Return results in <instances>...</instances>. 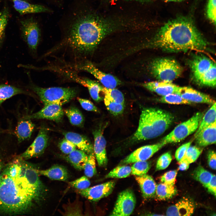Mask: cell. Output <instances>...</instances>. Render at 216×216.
Listing matches in <instances>:
<instances>
[{
	"label": "cell",
	"instance_id": "1",
	"mask_svg": "<svg viewBox=\"0 0 216 216\" xmlns=\"http://www.w3.org/2000/svg\"><path fill=\"white\" fill-rule=\"evenodd\" d=\"M37 169L20 156L3 169L0 183V211L19 214L43 201L47 189Z\"/></svg>",
	"mask_w": 216,
	"mask_h": 216
},
{
	"label": "cell",
	"instance_id": "2",
	"mask_svg": "<svg viewBox=\"0 0 216 216\" xmlns=\"http://www.w3.org/2000/svg\"><path fill=\"white\" fill-rule=\"evenodd\" d=\"M209 43L189 17L179 16L170 20L159 29L143 48L160 49L167 52L195 50L209 51Z\"/></svg>",
	"mask_w": 216,
	"mask_h": 216
},
{
	"label": "cell",
	"instance_id": "3",
	"mask_svg": "<svg viewBox=\"0 0 216 216\" xmlns=\"http://www.w3.org/2000/svg\"><path fill=\"white\" fill-rule=\"evenodd\" d=\"M118 27L117 23L110 20L84 15L72 25L65 44L75 56L84 57L93 53L101 41Z\"/></svg>",
	"mask_w": 216,
	"mask_h": 216
},
{
	"label": "cell",
	"instance_id": "4",
	"mask_svg": "<svg viewBox=\"0 0 216 216\" xmlns=\"http://www.w3.org/2000/svg\"><path fill=\"white\" fill-rule=\"evenodd\" d=\"M173 119L171 113L153 107L144 109L138 127L129 142L134 143L159 136L168 128Z\"/></svg>",
	"mask_w": 216,
	"mask_h": 216
},
{
	"label": "cell",
	"instance_id": "5",
	"mask_svg": "<svg viewBox=\"0 0 216 216\" xmlns=\"http://www.w3.org/2000/svg\"><path fill=\"white\" fill-rule=\"evenodd\" d=\"M31 88L38 96L44 105L57 104L62 106L75 98L78 92L77 89L74 88H44L33 85Z\"/></svg>",
	"mask_w": 216,
	"mask_h": 216
},
{
	"label": "cell",
	"instance_id": "6",
	"mask_svg": "<svg viewBox=\"0 0 216 216\" xmlns=\"http://www.w3.org/2000/svg\"><path fill=\"white\" fill-rule=\"evenodd\" d=\"M149 67L151 74L156 79L171 82L180 76L183 70L176 60L170 58L156 59L151 62Z\"/></svg>",
	"mask_w": 216,
	"mask_h": 216
},
{
	"label": "cell",
	"instance_id": "7",
	"mask_svg": "<svg viewBox=\"0 0 216 216\" xmlns=\"http://www.w3.org/2000/svg\"><path fill=\"white\" fill-rule=\"evenodd\" d=\"M203 116L202 112L196 113L188 120L177 126L160 141L166 145L183 140L197 130Z\"/></svg>",
	"mask_w": 216,
	"mask_h": 216
},
{
	"label": "cell",
	"instance_id": "8",
	"mask_svg": "<svg viewBox=\"0 0 216 216\" xmlns=\"http://www.w3.org/2000/svg\"><path fill=\"white\" fill-rule=\"evenodd\" d=\"M136 199L133 190L127 189L118 195L110 216H129L134 212Z\"/></svg>",
	"mask_w": 216,
	"mask_h": 216
},
{
	"label": "cell",
	"instance_id": "9",
	"mask_svg": "<svg viewBox=\"0 0 216 216\" xmlns=\"http://www.w3.org/2000/svg\"><path fill=\"white\" fill-rule=\"evenodd\" d=\"M20 22L22 38L29 49L32 52H36L40 39L38 23L32 18L23 20Z\"/></svg>",
	"mask_w": 216,
	"mask_h": 216
},
{
	"label": "cell",
	"instance_id": "10",
	"mask_svg": "<svg viewBox=\"0 0 216 216\" xmlns=\"http://www.w3.org/2000/svg\"><path fill=\"white\" fill-rule=\"evenodd\" d=\"M78 69L88 72L98 79L104 86L108 88H114L122 82L117 77L105 73L96 68L91 62H86L76 66Z\"/></svg>",
	"mask_w": 216,
	"mask_h": 216
},
{
	"label": "cell",
	"instance_id": "11",
	"mask_svg": "<svg viewBox=\"0 0 216 216\" xmlns=\"http://www.w3.org/2000/svg\"><path fill=\"white\" fill-rule=\"evenodd\" d=\"M166 145L160 141L155 144L142 146L124 158L119 165H127L138 161L147 160Z\"/></svg>",
	"mask_w": 216,
	"mask_h": 216
},
{
	"label": "cell",
	"instance_id": "12",
	"mask_svg": "<svg viewBox=\"0 0 216 216\" xmlns=\"http://www.w3.org/2000/svg\"><path fill=\"white\" fill-rule=\"evenodd\" d=\"M49 139L47 130L44 128H41L33 142L20 157L25 160L40 155L47 146Z\"/></svg>",
	"mask_w": 216,
	"mask_h": 216
},
{
	"label": "cell",
	"instance_id": "13",
	"mask_svg": "<svg viewBox=\"0 0 216 216\" xmlns=\"http://www.w3.org/2000/svg\"><path fill=\"white\" fill-rule=\"evenodd\" d=\"M115 185V181H111L77 192L90 201L97 202L110 195Z\"/></svg>",
	"mask_w": 216,
	"mask_h": 216
},
{
	"label": "cell",
	"instance_id": "14",
	"mask_svg": "<svg viewBox=\"0 0 216 216\" xmlns=\"http://www.w3.org/2000/svg\"><path fill=\"white\" fill-rule=\"evenodd\" d=\"M215 63L204 55L196 54L190 60L189 65L192 76L197 82L202 75Z\"/></svg>",
	"mask_w": 216,
	"mask_h": 216
},
{
	"label": "cell",
	"instance_id": "15",
	"mask_svg": "<svg viewBox=\"0 0 216 216\" xmlns=\"http://www.w3.org/2000/svg\"><path fill=\"white\" fill-rule=\"evenodd\" d=\"M62 105L57 104H49L44 105L39 111L26 116V119H46L56 122H60L64 115Z\"/></svg>",
	"mask_w": 216,
	"mask_h": 216
},
{
	"label": "cell",
	"instance_id": "16",
	"mask_svg": "<svg viewBox=\"0 0 216 216\" xmlns=\"http://www.w3.org/2000/svg\"><path fill=\"white\" fill-rule=\"evenodd\" d=\"M94 139L93 151L98 166L105 167L108 163L106 150V141L101 128L93 132Z\"/></svg>",
	"mask_w": 216,
	"mask_h": 216
},
{
	"label": "cell",
	"instance_id": "17",
	"mask_svg": "<svg viewBox=\"0 0 216 216\" xmlns=\"http://www.w3.org/2000/svg\"><path fill=\"white\" fill-rule=\"evenodd\" d=\"M142 86L152 92L161 96L172 94H178L182 87L173 83L171 82L159 81L144 83Z\"/></svg>",
	"mask_w": 216,
	"mask_h": 216
},
{
	"label": "cell",
	"instance_id": "18",
	"mask_svg": "<svg viewBox=\"0 0 216 216\" xmlns=\"http://www.w3.org/2000/svg\"><path fill=\"white\" fill-rule=\"evenodd\" d=\"M178 94L192 103H204L212 105L216 102L209 95L190 87H182Z\"/></svg>",
	"mask_w": 216,
	"mask_h": 216
},
{
	"label": "cell",
	"instance_id": "19",
	"mask_svg": "<svg viewBox=\"0 0 216 216\" xmlns=\"http://www.w3.org/2000/svg\"><path fill=\"white\" fill-rule=\"evenodd\" d=\"M195 208V205L192 201L184 198L169 207L166 210V215L190 216L193 213Z\"/></svg>",
	"mask_w": 216,
	"mask_h": 216
},
{
	"label": "cell",
	"instance_id": "20",
	"mask_svg": "<svg viewBox=\"0 0 216 216\" xmlns=\"http://www.w3.org/2000/svg\"><path fill=\"white\" fill-rule=\"evenodd\" d=\"M69 74L72 79L87 88L91 97L95 101L98 102L102 100L100 94L102 92L103 87L99 82L87 78L74 76L72 74Z\"/></svg>",
	"mask_w": 216,
	"mask_h": 216
},
{
	"label": "cell",
	"instance_id": "21",
	"mask_svg": "<svg viewBox=\"0 0 216 216\" xmlns=\"http://www.w3.org/2000/svg\"><path fill=\"white\" fill-rule=\"evenodd\" d=\"M135 179L139 185L144 198L149 199L155 196L157 185L152 176L146 174L136 176Z\"/></svg>",
	"mask_w": 216,
	"mask_h": 216
},
{
	"label": "cell",
	"instance_id": "22",
	"mask_svg": "<svg viewBox=\"0 0 216 216\" xmlns=\"http://www.w3.org/2000/svg\"><path fill=\"white\" fill-rule=\"evenodd\" d=\"M216 122L202 130L195 138L197 145L204 147L216 143Z\"/></svg>",
	"mask_w": 216,
	"mask_h": 216
},
{
	"label": "cell",
	"instance_id": "23",
	"mask_svg": "<svg viewBox=\"0 0 216 216\" xmlns=\"http://www.w3.org/2000/svg\"><path fill=\"white\" fill-rule=\"evenodd\" d=\"M39 175L45 176L55 180L65 181L69 178V175L67 169L59 165H55L44 170L37 169Z\"/></svg>",
	"mask_w": 216,
	"mask_h": 216
},
{
	"label": "cell",
	"instance_id": "24",
	"mask_svg": "<svg viewBox=\"0 0 216 216\" xmlns=\"http://www.w3.org/2000/svg\"><path fill=\"white\" fill-rule=\"evenodd\" d=\"M63 135L65 138L71 142L79 149L88 154L94 152L92 144L86 137L71 132H64Z\"/></svg>",
	"mask_w": 216,
	"mask_h": 216
},
{
	"label": "cell",
	"instance_id": "25",
	"mask_svg": "<svg viewBox=\"0 0 216 216\" xmlns=\"http://www.w3.org/2000/svg\"><path fill=\"white\" fill-rule=\"evenodd\" d=\"M15 9L20 14L48 12L49 10L41 5L30 4L23 0H11Z\"/></svg>",
	"mask_w": 216,
	"mask_h": 216
},
{
	"label": "cell",
	"instance_id": "26",
	"mask_svg": "<svg viewBox=\"0 0 216 216\" xmlns=\"http://www.w3.org/2000/svg\"><path fill=\"white\" fill-rule=\"evenodd\" d=\"M34 128V124L31 119H26L20 121L18 123L15 134L19 142L29 139Z\"/></svg>",
	"mask_w": 216,
	"mask_h": 216
},
{
	"label": "cell",
	"instance_id": "27",
	"mask_svg": "<svg viewBox=\"0 0 216 216\" xmlns=\"http://www.w3.org/2000/svg\"><path fill=\"white\" fill-rule=\"evenodd\" d=\"M67 155L65 159L75 169L80 170H83L88 158V154L76 149Z\"/></svg>",
	"mask_w": 216,
	"mask_h": 216
},
{
	"label": "cell",
	"instance_id": "28",
	"mask_svg": "<svg viewBox=\"0 0 216 216\" xmlns=\"http://www.w3.org/2000/svg\"><path fill=\"white\" fill-rule=\"evenodd\" d=\"M26 91L17 87L6 84H0V106L7 99L16 94H27Z\"/></svg>",
	"mask_w": 216,
	"mask_h": 216
},
{
	"label": "cell",
	"instance_id": "29",
	"mask_svg": "<svg viewBox=\"0 0 216 216\" xmlns=\"http://www.w3.org/2000/svg\"><path fill=\"white\" fill-rule=\"evenodd\" d=\"M216 102L203 115L196 130L194 135L195 137L204 128L216 121Z\"/></svg>",
	"mask_w": 216,
	"mask_h": 216
},
{
	"label": "cell",
	"instance_id": "30",
	"mask_svg": "<svg viewBox=\"0 0 216 216\" xmlns=\"http://www.w3.org/2000/svg\"><path fill=\"white\" fill-rule=\"evenodd\" d=\"M176 192L174 186L161 183L157 185L155 195L159 200H165L172 198Z\"/></svg>",
	"mask_w": 216,
	"mask_h": 216
},
{
	"label": "cell",
	"instance_id": "31",
	"mask_svg": "<svg viewBox=\"0 0 216 216\" xmlns=\"http://www.w3.org/2000/svg\"><path fill=\"white\" fill-rule=\"evenodd\" d=\"M64 112L72 124L78 127H81L83 125L84 117L77 108L71 106L65 110Z\"/></svg>",
	"mask_w": 216,
	"mask_h": 216
},
{
	"label": "cell",
	"instance_id": "32",
	"mask_svg": "<svg viewBox=\"0 0 216 216\" xmlns=\"http://www.w3.org/2000/svg\"><path fill=\"white\" fill-rule=\"evenodd\" d=\"M216 68L215 62L202 75L197 83L202 86L215 87L216 82Z\"/></svg>",
	"mask_w": 216,
	"mask_h": 216
},
{
	"label": "cell",
	"instance_id": "33",
	"mask_svg": "<svg viewBox=\"0 0 216 216\" xmlns=\"http://www.w3.org/2000/svg\"><path fill=\"white\" fill-rule=\"evenodd\" d=\"M64 211L61 213L63 215H83L82 204L78 197L73 202L69 201L63 207Z\"/></svg>",
	"mask_w": 216,
	"mask_h": 216
},
{
	"label": "cell",
	"instance_id": "34",
	"mask_svg": "<svg viewBox=\"0 0 216 216\" xmlns=\"http://www.w3.org/2000/svg\"><path fill=\"white\" fill-rule=\"evenodd\" d=\"M213 174L201 166H199L193 172L192 176L195 179L200 182L206 188Z\"/></svg>",
	"mask_w": 216,
	"mask_h": 216
},
{
	"label": "cell",
	"instance_id": "35",
	"mask_svg": "<svg viewBox=\"0 0 216 216\" xmlns=\"http://www.w3.org/2000/svg\"><path fill=\"white\" fill-rule=\"evenodd\" d=\"M131 167L126 165H119L106 174V178H123L131 174Z\"/></svg>",
	"mask_w": 216,
	"mask_h": 216
},
{
	"label": "cell",
	"instance_id": "36",
	"mask_svg": "<svg viewBox=\"0 0 216 216\" xmlns=\"http://www.w3.org/2000/svg\"><path fill=\"white\" fill-rule=\"evenodd\" d=\"M102 92L104 97L115 102L125 105L124 99L122 93L119 90L114 88L103 87Z\"/></svg>",
	"mask_w": 216,
	"mask_h": 216
},
{
	"label": "cell",
	"instance_id": "37",
	"mask_svg": "<svg viewBox=\"0 0 216 216\" xmlns=\"http://www.w3.org/2000/svg\"><path fill=\"white\" fill-rule=\"evenodd\" d=\"M159 101L163 103L174 104H190L192 103L183 98L180 95L176 93L161 96Z\"/></svg>",
	"mask_w": 216,
	"mask_h": 216
},
{
	"label": "cell",
	"instance_id": "38",
	"mask_svg": "<svg viewBox=\"0 0 216 216\" xmlns=\"http://www.w3.org/2000/svg\"><path fill=\"white\" fill-rule=\"evenodd\" d=\"M150 164L146 160L136 162L131 167V174L141 176L146 174L151 167Z\"/></svg>",
	"mask_w": 216,
	"mask_h": 216
},
{
	"label": "cell",
	"instance_id": "39",
	"mask_svg": "<svg viewBox=\"0 0 216 216\" xmlns=\"http://www.w3.org/2000/svg\"><path fill=\"white\" fill-rule=\"evenodd\" d=\"M83 170L85 176L88 178L92 177L96 173L95 157L94 152L88 154Z\"/></svg>",
	"mask_w": 216,
	"mask_h": 216
},
{
	"label": "cell",
	"instance_id": "40",
	"mask_svg": "<svg viewBox=\"0 0 216 216\" xmlns=\"http://www.w3.org/2000/svg\"><path fill=\"white\" fill-rule=\"evenodd\" d=\"M104 100L107 109L113 115H118L123 112L125 105L115 102L105 97Z\"/></svg>",
	"mask_w": 216,
	"mask_h": 216
},
{
	"label": "cell",
	"instance_id": "41",
	"mask_svg": "<svg viewBox=\"0 0 216 216\" xmlns=\"http://www.w3.org/2000/svg\"><path fill=\"white\" fill-rule=\"evenodd\" d=\"M9 14L8 9L6 7L4 8L0 12V48L4 39Z\"/></svg>",
	"mask_w": 216,
	"mask_h": 216
},
{
	"label": "cell",
	"instance_id": "42",
	"mask_svg": "<svg viewBox=\"0 0 216 216\" xmlns=\"http://www.w3.org/2000/svg\"><path fill=\"white\" fill-rule=\"evenodd\" d=\"M202 152V150L198 147L190 146L180 161L185 160L190 164L193 163L198 158Z\"/></svg>",
	"mask_w": 216,
	"mask_h": 216
},
{
	"label": "cell",
	"instance_id": "43",
	"mask_svg": "<svg viewBox=\"0 0 216 216\" xmlns=\"http://www.w3.org/2000/svg\"><path fill=\"white\" fill-rule=\"evenodd\" d=\"M172 159L170 152H168L161 155L156 163V170H162L166 168L170 165Z\"/></svg>",
	"mask_w": 216,
	"mask_h": 216
},
{
	"label": "cell",
	"instance_id": "44",
	"mask_svg": "<svg viewBox=\"0 0 216 216\" xmlns=\"http://www.w3.org/2000/svg\"><path fill=\"white\" fill-rule=\"evenodd\" d=\"M69 184L71 186L77 190H83L89 187L91 183L87 177L86 176H83L70 182Z\"/></svg>",
	"mask_w": 216,
	"mask_h": 216
},
{
	"label": "cell",
	"instance_id": "45",
	"mask_svg": "<svg viewBox=\"0 0 216 216\" xmlns=\"http://www.w3.org/2000/svg\"><path fill=\"white\" fill-rule=\"evenodd\" d=\"M177 173V170L167 172L161 176L160 180L162 183L174 186Z\"/></svg>",
	"mask_w": 216,
	"mask_h": 216
},
{
	"label": "cell",
	"instance_id": "46",
	"mask_svg": "<svg viewBox=\"0 0 216 216\" xmlns=\"http://www.w3.org/2000/svg\"><path fill=\"white\" fill-rule=\"evenodd\" d=\"M216 0H209L206 8L208 18L214 25L216 24Z\"/></svg>",
	"mask_w": 216,
	"mask_h": 216
},
{
	"label": "cell",
	"instance_id": "47",
	"mask_svg": "<svg viewBox=\"0 0 216 216\" xmlns=\"http://www.w3.org/2000/svg\"><path fill=\"white\" fill-rule=\"evenodd\" d=\"M58 146L62 152L67 155L76 149V147L73 143L65 138L60 141Z\"/></svg>",
	"mask_w": 216,
	"mask_h": 216
},
{
	"label": "cell",
	"instance_id": "48",
	"mask_svg": "<svg viewBox=\"0 0 216 216\" xmlns=\"http://www.w3.org/2000/svg\"><path fill=\"white\" fill-rule=\"evenodd\" d=\"M77 100L82 108L85 110L95 112H98L97 108L90 100L79 98Z\"/></svg>",
	"mask_w": 216,
	"mask_h": 216
},
{
	"label": "cell",
	"instance_id": "49",
	"mask_svg": "<svg viewBox=\"0 0 216 216\" xmlns=\"http://www.w3.org/2000/svg\"><path fill=\"white\" fill-rule=\"evenodd\" d=\"M191 143V142L185 143L177 149L175 152V157L178 161H180L183 158Z\"/></svg>",
	"mask_w": 216,
	"mask_h": 216
},
{
	"label": "cell",
	"instance_id": "50",
	"mask_svg": "<svg viewBox=\"0 0 216 216\" xmlns=\"http://www.w3.org/2000/svg\"><path fill=\"white\" fill-rule=\"evenodd\" d=\"M208 163L209 166L213 170H216V160L215 152L213 150L209 151L208 155Z\"/></svg>",
	"mask_w": 216,
	"mask_h": 216
},
{
	"label": "cell",
	"instance_id": "51",
	"mask_svg": "<svg viewBox=\"0 0 216 216\" xmlns=\"http://www.w3.org/2000/svg\"><path fill=\"white\" fill-rule=\"evenodd\" d=\"M216 177L215 175L213 174L211 180L206 187L209 192L216 196Z\"/></svg>",
	"mask_w": 216,
	"mask_h": 216
},
{
	"label": "cell",
	"instance_id": "52",
	"mask_svg": "<svg viewBox=\"0 0 216 216\" xmlns=\"http://www.w3.org/2000/svg\"><path fill=\"white\" fill-rule=\"evenodd\" d=\"M178 162L179 166L178 169L181 171L186 170L189 167L190 164L185 160H181Z\"/></svg>",
	"mask_w": 216,
	"mask_h": 216
},
{
	"label": "cell",
	"instance_id": "53",
	"mask_svg": "<svg viewBox=\"0 0 216 216\" xmlns=\"http://www.w3.org/2000/svg\"><path fill=\"white\" fill-rule=\"evenodd\" d=\"M3 166L2 164L1 161L0 160V183L1 181V178L2 172L3 170Z\"/></svg>",
	"mask_w": 216,
	"mask_h": 216
},
{
	"label": "cell",
	"instance_id": "54",
	"mask_svg": "<svg viewBox=\"0 0 216 216\" xmlns=\"http://www.w3.org/2000/svg\"><path fill=\"white\" fill-rule=\"evenodd\" d=\"M165 1H172V2H180L182 1L183 0H165Z\"/></svg>",
	"mask_w": 216,
	"mask_h": 216
},
{
	"label": "cell",
	"instance_id": "55",
	"mask_svg": "<svg viewBox=\"0 0 216 216\" xmlns=\"http://www.w3.org/2000/svg\"><path fill=\"white\" fill-rule=\"evenodd\" d=\"M5 132V131L4 130L0 128V134L3 133V132Z\"/></svg>",
	"mask_w": 216,
	"mask_h": 216
}]
</instances>
